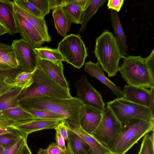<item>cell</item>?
Listing matches in <instances>:
<instances>
[{
    "instance_id": "obj_22",
    "label": "cell",
    "mask_w": 154,
    "mask_h": 154,
    "mask_svg": "<svg viewBox=\"0 0 154 154\" xmlns=\"http://www.w3.org/2000/svg\"><path fill=\"white\" fill-rule=\"evenodd\" d=\"M52 16L57 32L60 35L65 36L69 31L72 23L70 18L61 7L53 10Z\"/></svg>"
},
{
    "instance_id": "obj_49",
    "label": "cell",
    "mask_w": 154,
    "mask_h": 154,
    "mask_svg": "<svg viewBox=\"0 0 154 154\" xmlns=\"http://www.w3.org/2000/svg\"><path fill=\"white\" fill-rule=\"evenodd\" d=\"M62 154H72L69 148L67 146L66 149L65 151H63Z\"/></svg>"
},
{
    "instance_id": "obj_1",
    "label": "cell",
    "mask_w": 154,
    "mask_h": 154,
    "mask_svg": "<svg viewBox=\"0 0 154 154\" xmlns=\"http://www.w3.org/2000/svg\"><path fill=\"white\" fill-rule=\"evenodd\" d=\"M18 103L25 109H40L51 111L79 126L81 109L84 105L76 97H73L70 99L48 97L26 98L19 100Z\"/></svg>"
},
{
    "instance_id": "obj_41",
    "label": "cell",
    "mask_w": 154,
    "mask_h": 154,
    "mask_svg": "<svg viewBox=\"0 0 154 154\" xmlns=\"http://www.w3.org/2000/svg\"><path fill=\"white\" fill-rule=\"evenodd\" d=\"M64 120L61 121L56 128L57 129L61 135L67 142L68 140V129L65 125Z\"/></svg>"
},
{
    "instance_id": "obj_36",
    "label": "cell",
    "mask_w": 154,
    "mask_h": 154,
    "mask_svg": "<svg viewBox=\"0 0 154 154\" xmlns=\"http://www.w3.org/2000/svg\"><path fill=\"white\" fill-rule=\"evenodd\" d=\"M28 0L41 11L44 17L50 13L49 0Z\"/></svg>"
},
{
    "instance_id": "obj_25",
    "label": "cell",
    "mask_w": 154,
    "mask_h": 154,
    "mask_svg": "<svg viewBox=\"0 0 154 154\" xmlns=\"http://www.w3.org/2000/svg\"><path fill=\"white\" fill-rule=\"evenodd\" d=\"M67 142V146L72 154H91L88 145L75 133L69 129Z\"/></svg>"
},
{
    "instance_id": "obj_11",
    "label": "cell",
    "mask_w": 154,
    "mask_h": 154,
    "mask_svg": "<svg viewBox=\"0 0 154 154\" xmlns=\"http://www.w3.org/2000/svg\"><path fill=\"white\" fill-rule=\"evenodd\" d=\"M14 17L17 31L21 39L35 48L40 47L45 41L37 30L19 14L15 12Z\"/></svg>"
},
{
    "instance_id": "obj_13",
    "label": "cell",
    "mask_w": 154,
    "mask_h": 154,
    "mask_svg": "<svg viewBox=\"0 0 154 154\" xmlns=\"http://www.w3.org/2000/svg\"><path fill=\"white\" fill-rule=\"evenodd\" d=\"M102 111L95 108L83 105L81 109L80 127L88 134L92 135L98 125Z\"/></svg>"
},
{
    "instance_id": "obj_12",
    "label": "cell",
    "mask_w": 154,
    "mask_h": 154,
    "mask_svg": "<svg viewBox=\"0 0 154 154\" xmlns=\"http://www.w3.org/2000/svg\"><path fill=\"white\" fill-rule=\"evenodd\" d=\"M64 122L68 129L75 133L88 145L91 154H114L80 126L65 120Z\"/></svg>"
},
{
    "instance_id": "obj_2",
    "label": "cell",
    "mask_w": 154,
    "mask_h": 154,
    "mask_svg": "<svg viewBox=\"0 0 154 154\" xmlns=\"http://www.w3.org/2000/svg\"><path fill=\"white\" fill-rule=\"evenodd\" d=\"M94 54L97 62L109 77L116 75L119 68V62L125 57L121 54L115 36L107 30L95 40Z\"/></svg>"
},
{
    "instance_id": "obj_31",
    "label": "cell",
    "mask_w": 154,
    "mask_h": 154,
    "mask_svg": "<svg viewBox=\"0 0 154 154\" xmlns=\"http://www.w3.org/2000/svg\"><path fill=\"white\" fill-rule=\"evenodd\" d=\"M33 72L20 71L18 73L14 79L16 87L26 88L29 86L33 82Z\"/></svg>"
},
{
    "instance_id": "obj_32",
    "label": "cell",
    "mask_w": 154,
    "mask_h": 154,
    "mask_svg": "<svg viewBox=\"0 0 154 154\" xmlns=\"http://www.w3.org/2000/svg\"><path fill=\"white\" fill-rule=\"evenodd\" d=\"M154 132L151 135L147 134L143 137L138 154H154Z\"/></svg>"
},
{
    "instance_id": "obj_48",
    "label": "cell",
    "mask_w": 154,
    "mask_h": 154,
    "mask_svg": "<svg viewBox=\"0 0 154 154\" xmlns=\"http://www.w3.org/2000/svg\"><path fill=\"white\" fill-rule=\"evenodd\" d=\"M37 154H49L47 149L40 148L38 151Z\"/></svg>"
},
{
    "instance_id": "obj_14",
    "label": "cell",
    "mask_w": 154,
    "mask_h": 154,
    "mask_svg": "<svg viewBox=\"0 0 154 154\" xmlns=\"http://www.w3.org/2000/svg\"><path fill=\"white\" fill-rule=\"evenodd\" d=\"M63 120L36 118L13 127L14 129L27 137L29 134L36 131L45 129H55Z\"/></svg>"
},
{
    "instance_id": "obj_26",
    "label": "cell",
    "mask_w": 154,
    "mask_h": 154,
    "mask_svg": "<svg viewBox=\"0 0 154 154\" xmlns=\"http://www.w3.org/2000/svg\"><path fill=\"white\" fill-rule=\"evenodd\" d=\"M1 114L15 121L22 123L36 118L19 104L2 111Z\"/></svg>"
},
{
    "instance_id": "obj_15",
    "label": "cell",
    "mask_w": 154,
    "mask_h": 154,
    "mask_svg": "<svg viewBox=\"0 0 154 154\" xmlns=\"http://www.w3.org/2000/svg\"><path fill=\"white\" fill-rule=\"evenodd\" d=\"M38 66L60 86L65 88H69V84L64 75L63 66L62 62L56 63L39 59Z\"/></svg>"
},
{
    "instance_id": "obj_46",
    "label": "cell",
    "mask_w": 154,
    "mask_h": 154,
    "mask_svg": "<svg viewBox=\"0 0 154 154\" xmlns=\"http://www.w3.org/2000/svg\"><path fill=\"white\" fill-rule=\"evenodd\" d=\"M17 154H32L31 150L27 145L25 144L19 150Z\"/></svg>"
},
{
    "instance_id": "obj_4",
    "label": "cell",
    "mask_w": 154,
    "mask_h": 154,
    "mask_svg": "<svg viewBox=\"0 0 154 154\" xmlns=\"http://www.w3.org/2000/svg\"><path fill=\"white\" fill-rule=\"evenodd\" d=\"M32 79V83L23 90L19 100L39 97L63 99H70L72 97L70 93V88H65L60 86L38 66L34 71Z\"/></svg>"
},
{
    "instance_id": "obj_6",
    "label": "cell",
    "mask_w": 154,
    "mask_h": 154,
    "mask_svg": "<svg viewBox=\"0 0 154 154\" xmlns=\"http://www.w3.org/2000/svg\"><path fill=\"white\" fill-rule=\"evenodd\" d=\"M107 107L121 124L132 119L154 121V117L149 108L128 101L123 97L117 98L108 102Z\"/></svg>"
},
{
    "instance_id": "obj_3",
    "label": "cell",
    "mask_w": 154,
    "mask_h": 154,
    "mask_svg": "<svg viewBox=\"0 0 154 154\" xmlns=\"http://www.w3.org/2000/svg\"><path fill=\"white\" fill-rule=\"evenodd\" d=\"M154 122L132 119L121 124L120 132L109 149L114 154H125L141 137L154 131Z\"/></svg>"
},
{
    "instance_id": "obj_47",
    "label": "cell",
    "mask_w": 154,
    "mask_h": 154,
    "mask_svg": "<svg viewBox=\"0 0 154 154\" xmlns=\"http://www.w3.org/2000/svg\"><path fill=\"white\" fill-rule=\"evenodd\" d=\"M8 31L7 28L0 23V36L8 33Z\"/></svg>"
},
{
    "instance_id": "obj_5",
    "label": "cell",
    "mask_w": 154,
    "mask_h": 154,
    "mask_svg": "<svg viewBox=\"0 0 154 154\" xmlns=\"http://www.w3.org/2000/svg\"><path fill=\"white\" fill-rule=\"evenodd\" d=\"M123 59L119 71L128 84L145 88L154 87V79L147 67L145 58L140 56H128Z\"/></svg>"
},
{
    "instance_id": "obj_50",
    "label": "cell",
    "mask_w": 154,
    "mask_h": 154,
    "mask_svg": "<svg viewBox=\"0 0 154 154\" xmlns=\"http://www.w3.org/2000/svg\"><path fill=\"white\" fill-rule=\"evenodd\" d=\"M4 150L3 147L0 145V154H3Z\"/></svg>"
},
{
    "instance_id": "obj_18",
    "label": "cell",
    "mask_w": 154,
    "mask_h": 154,
    "mask_svg": "<svg viewBox=\"0 0 154 154\" xmlns=\"http://www.w3.org/2000/svg\"><path fill=\"white\" fill-rule=\"evenodd\" d=\"M13 1L0 0V23L8 29L11 35L17 33L14 17Z\"/></svg>"
},
{
    "instance_id": "obj_45",
    "label": "cell",
    "mask_w": 154,
    "mask_h": 154,
    "mask_svg": "<svg viewBox=\"0 0 154 154\" xmlns=\"http://www.w3.org/2000/svg\"><path fill=\"white\" fill-rule=\"evenodd\" d=\"M47 150L49 154H54L62 150L54 143L51 144L48 146Z\"/></svg>"
},
{
    "instance_id": "obj_42",
    "label": "cell",
    "mask_w": 154,
    "mask_h": 154,
    "mask_svg": "<svg viewBox=\"0 0 154 154\" xmlns=\"http://www.w3.org/2000/svg\"><path fill=\"white\" fill-rule=\"evenodd\" d=\"M49 4L50 10H53L58 7H63L65 0H49Z\"/></svg>"
},
{
    "instance_id": "obj_10",
    "label": "cell",
    "mask_w": 154,
    "mask_h": 154,
    "mask_svg": "<svg viewBox=\"0 0 154 154\" xmlns=\"http://www.w3.org/2000/svg\"><path fill=\"white\" fill-rule=\"evenodd\" d=\"M77 93L76 98L84 105L102 111L105 104L100 93L88 82L85 75L77 80L74 84Z\"/></svg>"
},
{
    "instance_id": "obj_23",
    "label": "cell",
    "mask_w": 154,
    "mask_h": 154,
    "mask_svg": "<svg viewBox=\"0 0 154 154\" xmlns=\"http://www.w3.org/2000/svg\"><path fill=\"white\" fill-rule=\"evenodd\" d=\"M24 87H16L0 96V114L6 109L18 105L19 97Z\"/></svg>"
},
{
    "instance_id": "obj_39",
    "label": "cell",
    "mask_w": 154,
    "mask_h": 154,
    "mask_svg": "<svg viewBox=\"0 0 154 154\" xmlns=\"http://www.w3.org/2000/svg\"><path fill=\"white\" fill-rule=\"evenodd\" d=\"M146 63L152 77L154 79V50L150 55L145 58Z\"/></svg>"
},
{
    "instance_id": "obj_19",
    "label": "cell",
    "mask_w": 154,
    "mask_h": 154,
    "mask_svg": "<svg viewBox=\"0 0 154 154\" xmlns=\"http://www.w3.org/2000/svg\"><path fill=\"white\" fill-rule=\"evenodd\" d=\"M13 2L14 12L19 14L32 24L40 34L45 42H50L51 38L45 19L34 16Z\"/></svg>"
},
{
    "instance_id": "obj_21",
    "label": "cell",
    "mask_w": 154,
    "mask_h": 154,
    "mask_svg": "<svg viewBox=\"0 0 154 154\" xmlns=\"http://www.w3.org/2000/svg\"><path fill=\"white\" fill-rule=\"evenodd\" d=\"M111 20L112 25L115 33V37L121 54L124 57L127 55L128 49L126 37L122 28L117 13L115 11H111Z\"/></svg>"
},
{
    "instance_id": "obj_51",
    "label": "cell",
    "mask_w": 154,
    "mask_h": 154,
    "mask_svg": "<svg viewBox=\"0 0 154 154\" xmlns=\"http://www.w3.org/2000/svg\"><path fill=\"white\" fill-rule=\"evenodd\" d=\"M62 152H63V151L61 150L58 152L55 153L54 154H62Z\"/></svg>"
},
{
    "instance_id": "obj_17",
    "label": "cell",
    "mask_w": 154,
    "mask_h": 154,
    "mask_svg": "<svg viewBox=\"0 0 154 154\" xmlns=\"http://www.w3.org/2000/svg\"><path fill=\"white\" fill-rule=\"evenodd\" d=\"M84 70L90 76L96 78L107 86L116 96L117 98L122 97L121 88L106 77L98 62L94 63L90 61L88 62L85 64Z\"/></svg>"
},
{
    "instance_id": "obj_16",
    "label": "cell",
    "mask_w": 154,
    "mask_h": 154,
    "mask_svg": "<svg viewBox=\"0 0 154 154\" xmlns=\"http://www.w3.org/2000/svg\"><path fill=\"white\" fill-rule=\"evenodd\" d=\"M122 92L125 100L149 108L150 96L148 89L128 84L124 85Z\"/></svg>"
},
{
    "instance_id": "obj_30",
    "label": "cell",
    "mask_w": 154,
    "mask_h": 154,
    "mask_svg": "<svg viewBox=\"0 0 154 154\" xmlns=\"http://www.w3.org/2000/svg\"><path fill=\"white\" fill-rule=\"evenodd\" d=\"M19 68L14 52L0 55V72L11 71Z\"/></svg>"
},
{
    "instance_id": "obj_34",
    "label": "cell",
    "mask_w": 154,
    "mask_h": 154,
    "mask_svg": "<svg viewBox=\"0 0 154 154\" xmlns=\"http://www.w3.org/2000/svg\"><path fill=\"white\" fill-rule=\"evenodd\" d=\"M13 1L18 6L34 16L44 19L41 11L28 0H16Z\"/></svg>"
},
{
    "instance_id": "obj_28",
    "label": "cell",
    "mask_w": 154,
    "mask_h": 154,
    "mask_svg": "<svg viewBox=\"0 0 154 154\" xmlns=\"http://www.w3.org/2000/svg\"><path fill=\"white\" fill-rule=\"evenodd\" d=\"M34 50L40 59L59 63L64 61L63 57L57 48L47 47L35 48Z\"/></svg>"
},
{
    "instance_id": "obj_35",
    "label": "cell",
    "mask_w": 154,
    "mask_h": 154,
    "mask_svg": "<svg viewBox=\"0 0 154 154\" xmlns=\"http://www.w3.org/2000/svg\"><path fill=\"white\" fill-rule=\"evenodd\" d=\"M25 109L32 114L36 118L66 120L64 118L61 116L49 111L40 109Z\"/></svg>"
},
{
    "instance_id": "obj_20",
    "label": "cell",
    "mask_w": 154,
    "mask_h": 154,
    "mask_svg": "<svg viewBox=\"0 0 154 154\" xmlns=\"http://www.w3.org/2000/svg\"><path fill=\"white\" fill-rule=\"evenodd\" d=\"M88 0H65L63 8L72 22L81 23L83 11Z\"/></svg>"
},
{
    "instance_id": "obj_40",
    "label": "cell",
    "mask_w": 154,
    "mask_h": 154,
    "mask_svg": "<svg viewBox=\"0 0 154 154\" xmlns=\"http://www.w3.org/2000/svg\"><path fill=\"white\" fill-rule=\"evenodd\" d=\"M55 129L56 131V143L61 150L63 151H65L67 149L65 146V139L60 134L57 129L55 128Z\"/></svg>"
},
{
    "instance_id": "obj_44",
    "label": "cell",
    "mask_w": 154,
    "mask_h": 154,
    "mask_svg": "<svg viewBox=\"0 0 154 154\" xmlns=\"http://www.w3.org/2000/svg\"><path fill=\"white\" fill-rule=\"evenodd\" d=\"M150 101L149 108L152 116L154 117V87L150 88Z\"/></svg>"
},
{
    "instance_id": "obj_8",
    "label": "cell",
    "mask_w": 154,
    "mask_h": 154,
    "mask_svg": "<svg viewBox=\"0 0 154 154\" xmlns=\"http://www.w3.org/2000/svg\"><path fill=\"white\" fill-rule=\"evenodd\" d=\"M121 128L120 122L107 106L102 110L100 120L92 135L109 149L119 136Z\"/></svg>"
},
{
    "instance_id": "obj_27",
    "label": "cell",
    "mask_w": 154,
    "mask_h": 154,
    "mask_svg": "<svg viewBox=\"0 0 154 154\" xmlns=\"http://www.w3.org/2000/svg\"><path fill=\"white\" fill-rule=\"evenodd\" d=\"M19 71L22 70L18 68L11 71L0 72V96L11 89L17 87L14 79Z\"/></svg>"
},
{
    "instance_id": "obj_43",
    "label": "cell",
    "mask_w": 154,
    "mask_h": 154,
    "mask_svg": "<svg viewBox=\"0 0 154 154\" xmlns=\"http://www.w3.org/2000/svg\"><path fill=\"white\" fill-rule=\"evenodd\" d=\"M13 52L14 51L11 45L0 42V55Z\"/></svg>"
},
{
    "instance_id": "obj_7",
    "label": "cell",
    "mask_w": 154,
    "mask_h": 154,
    "mask_svg": "<svg viewBox=\"0 0 154 154\" xmlns=\"http://www.w3.org/2000/svg\"><path fill=\"white\" fill-rule=\"evenodd\" d=\"M57 49L64 61L78 69L84 64L88 56L86 46L77 35L70 34L65 36L59 43Z\"/></svg>"
},
{
    "instance_id": "obj_29",
    "label": "cell",
    "mask_w": 154,
    "mask_h": 154,
    "mask_svg": "<svg viewBox=\"0 0 154 154\" xmlns=\"http://www.w3.org/2000/svg\"><path fill=\"white\" fill-rule=\"evenodd\" d=\"M23 137H27L15 129L11 132L0 135V145L4 150L6 149L15 144Z\"/></svg>"
},
{
    "instance_id": "obj_38",
    "label": "cell",
    "mask_w": 154,
    "mask_h": 154,
    "mask_svg": "<svg viewBox=\"0 0 154 154\" xmlns=\"http://www.w3.org/2000/svg\"><path fill=\"white\" fill-rule=\"evenodd\" d=\"M124 0H109L107 4L108 9L119 12L123 5Z\"/></svg>"
},
{
    "instance_id": "obj_33",
    "label": "cell",
    "mask_w": 154,
    "mask_h": 154,
    "mask_svg": "<svg viewBox=\"0 0 154 154\" xmlns=\"http://www.w3.org/2000/svg\"><path fill=\"white\" fill-rule=\"evenodd\" d=\"M22 123L12 120L2 114H0V135L11 132L15 129L13 126Z\"/></svg>"
},
{
    "instance_id": "obj_37",
    "label": "cell",
    "mask_w": 154,
    "mask_h": 154,
    "mask_svg": "<svg viewBox=\"0 0 154 154\" xmlns=\"http://www.w3.org/2000/svg\"><path fill=\"white\" fill-rule=\"evenodd\" d=\"M27 137H23L15 144L4 150L3 154H17L23 146L27 143Z\"/></svg>"
},
{
    "instance_id": "obj_9",
    "label": "cell",
    "mask_w": 154,
    "mask_h": 154,
    "mask_svg": "<svg viewBox=\"0 0 154 154\" xmlns=\"http://www.w3.org/2000/svg\"><path fill=\"white\" fill-rule=\"evenodd\" d=\"M11 45L19 68L22 71L34 72L40 59L34 50L35 47L21 39L14 40Z\"/></svg>"
},
{
    "instance_id": "obj_24",
    "label": "cell",
    "mask_w": 154,
    "mask_h": 154,
    "mask_svg": "<svg viewBox=\"0 0 154 154\" xmlns=\"http://www.w3.org/2000/svg\"><path fill=\"white\" fill-rule=\"evenodd\" d=\"M106 1V0H88L82 14L79 32L85 31L89 20Z\"/></svg>"
}]
</instances>
